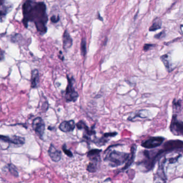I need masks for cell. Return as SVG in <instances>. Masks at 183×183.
<instances>
[{
    "label": "cell",
    "mask_w": 183,
    "mask_h": 183,
    "mask_svg": "<svg viewBox=\"0 0 183 183\" xmlns=\"http://www.w3.org/2000/svg\"><path fill=\"white\" fill-rule=\"evenodd\" d=\"M22 10V21L25 28H28V23L31 22L34 23L38 32L41 35L46 33L48 19L45 4L43 2L26 1L23 4Z\"/></svg>",
    "instance_id": "1"
},
{
    "label": "cell",
    "mask_w": 183,
    "mask_h": 183,
    "mask_svg": "<svg viewBox=\"0 0 183 183\" xmlns=\"http://www.w3.org/2000/svg\"><path fill=\"white\" fill-rule=\"evenodd\" d=\"M129 156V154L108 149L104 157V161L111 167H117L125 163H126Z\"/></svg>",
    "instance_id": "2"
},
{
    "label": "cell",
    "mask_w": 183,
    "mask_h": 183,
    "mask_svg": "<svg viewBox=\"0 0 183 183\" xmlns=\"http://www.w3.org/2000/svg\"><path fill=\"white\" fill-rule=\"evenodd\" d=\"M67 79L68 83L64 95L65 98L67 102H75L78 98V94L74 87V80L73 78H69L68 76H67Z\"/></svg>",
    "instance_id": "3"
},
{
    "label": "cell",
    "mask_w": 183,
    "mask_h": 183,
    "mask_svg": "<svg viewBox=\"0 0 183 183\" xmlns=\"http://www.w3.org/2000/svg\"><path fill=\"white\" fill-rule=\"evenodd\" d=\"M167 159L165 155L159 160L158 169L156 175V179L157 183H165L167 181V177L164 171V165Z\"/></svg>",
    "instance_id": "4"
},
{
    "label": "cell",
    "mask_w": 183,
    "mask_h": 183,
    "mask_svg": "<svg viewBox=\"0 0 183 183\" xmlns=\"http://www.w3.org/2000/svg\"><path fill=\"white\" fill-rule=\"evenodd\" d=\"M170 129L172 133L175 135H182L183 134V121L177 118L176 115L173 116Z\"/></svg>",
    "instance_id": "5"
},
{
    "label": "cell",
    "mask_w": 183,
    "mask_h": 183,
    "mask_svg": "<svg viewBox=\"0 0 183 183\" xmlns=\"http://www.w3.org/2000/svg\"><path fill=\"white\" fill-rule=\"evenodd\" d=\"M164 138L161 137L149 138L142 142L141 146L146 148H154L161 146L164 141Z\"/></svg>",
    "instance_id": "6"
},
{
    "label": "cell",
    "mask_w": 183,
    "mask_h": 183,
    "mask_svg": "<svg viewBox=\"0 0 183 183\" xmlns=\"http://www.w3.org/2000/svg\"><path fill=\"white\" fill-rule=\"evenodd\" d=\"M13 5L8 0H0V22L5 21L7 14L12 9Z\"/></svg>",
    "instance_id": "7"
},
{
    "label": "cell",
    "mask_w": 183,
    "mask_h": 183,
    "mask_svg": "<svg viewBox=\"0 0 183 183\" xmlns=\"http://www.w3.org/2000/svg\"><path fill=\"white\" fill-rule=\"evenodd\" d=\"M32 128L39 137L42 139L45 128V125L43 119L41 117L36 118L32 123Z\"/></svg>",
    "instance_id": "8"
},
{
    "label": "cell",
    "mask_w": 183,
    "mask_h": 183,
    "mask_svg": "<svg viewBox=\"0 0 183 183\" xmlns=\"http://www.w3.org/2000/svg\"><path fill=\"white\" fill-rule=\"evenodd\" d=\"M0 141L15 145H23L25 143L24 138L16 135H14L10 138L8 136L0 135Z\"/></svg>",
    "instance_id": "9"
},
{
    "label": "cell",
    "mask_w": 183,
    "mask_h": 183,
    "mask_svg": "<svg viewBox=\"0 0 183 183\" xmlns=\"http://www.w3.org/2000/svg\"><path fill=\"white\" fill-rule=\"evenodd\" d=\"M48 154L51 159L54 162H57L61 160V152L56 148L53 145H50L48 149Z\"/></svg>",
    "instance_id": "10"
},
{
    "label": "cell",
    "mask_w": 183,
    "mask_h": 183,
    "mask_svg": "<svg viewBox=\"0 0 183 183\" xmlns=\"http://www.w3.org/2000/svg\"><path fill=\"white\" fill-rule=\"evenodd\" d=\"M76 124L73 120L68 121H64L60 124L59 126L60 130L64 132H68L74 130L75 128Z\"/></svg>",
    "instance_id": "11"
},
{
    "label": "cell",
    "mask_w": 183,
    "mask_h": 183,
    "mask_svg": "<svg viewBox=\"0 0 183 183\" xmlns=\"http://www.w3.org/2000/svg\"><path fill=\"white\" fill-rule=\"evenodd\" d=\"M101 151H102L100 149H94L88 153L87 156L89 158L91 162L95 163L98 165L100 161V153Z\"/></svg>",
    "instance_id": "12"
},
{
    "label": "cell",
    "mask_w": 183,
    "mask_h": 183,
    "mask_svg": "<svg viewBox=\"0 0 183 183\" xmlns=\"http://www.w3.org/2000/svg\"><path fill=\"white\" fill-rule=\"evenodd\" d=\"M73 45V40L69 34L68 31L66 30L63 35V48L64 50L68 49Z\"/></svg>",
    "instance_id": "13"
},
{
    "label": "cell",
    "mask_w": 183,
    "mask_h": 183,
    "mask_svg": "<svg viewBox=\"0 0 183 183\" xmlns=\"http://www.w3.org/2000/svg\"><path fill=\"white\" fill-rule=\"evenodd\" d=\"M39 83V71L37 69H34L32 71L31 79V87L32 88H36L38 86Z\"/></svg>",
    "instance_id": "14"
},
{
    "label": "cell",
    "mask_w": 183,
    "mask_h": 183,
    "mask_svg": "<svg viewBox=\"0 0 183 183\" xmlns=\"http://www.w3.org/2000/svg\"><path fill=\"white\" fill-rule=\"evenodd\" d=\"M136 150V146H135V145H133L132 147H131L130 153L129 154V158H128L127 161H126V164L125 165L123 170H125L127 169L133 163L134 161V159H135Z\"/></svg>",
    "instance_id": "15"
},
{
    "label": "cell",
    "mask_w": 183,
    "mask_h": 183,
    "mask_svg": "<svg viewBox=\"0 0 183 183\" xmlns=\"http://www.w3.org/2000/svg\"><path fill=\"white\" fill-rule=\"evenodd\" d=\"M160 58L161 60L162 61L163 64L164 65L166 69H167L169 72L171 71L172 70V65L171 58L167 54H165V55L161 56Z\"/></svg>",
    "instance_id": "16"
},
{
    "label": "cell",
    "mask_w": 183,
    "mask_h": 183,
    "mask_svg": "<svg viewBox=\"0 0 183 183\" xmlns=\"http://www.w3.org/2000/svg\"><path fill=\"white\" fill-rule=\"evenodd\" d=\"M149 115V111L147 110H140L139 111L136 112L135 115L133 116L129 117L128 120L129 121H133V119H135L137 117L139 118H145L148 117Z\"/></svg>",
    "instance_id": "17"
},
{
    "label": "cell",
    "mask_w": 183,
    "mask_h": 183,
    "mask_svg": "<svg viewBox=\"0 0 183 183\" xmlns=\"http://www.w3.org/2000/svg\"><path fill=\"white\" fill-rule=\"evenodd\" d=\"M161 27H162V22L158 19H156V20L154 21L153 24L149 28V31H155L156 30L161 28Z\"/></svg>",
    "instance_id": "18"
},
{
    "label": "cell",
    "mask_w": 183,
    "mask_h": 183,
    "mask_svg": "<svg viewBox=\"0 0 183 183\" xmlns=\"http://www.w3.org/2000/svg\"><path fill=\"white\" fill-rule=\"evenodd\" d=\"M173 108L175 111L179 112L181 108V100H178L177 101L176 100H174L173 101Z\"/></svg>",
    "instance_id": "19"
},
{
    "label": "cell",
    "mask_w": 183,
    "mask_h": 183,
    "mask_svg": "<svg viewBox=\"0 0 183 183\" xmlns=\"http://www.w3.org/2000/svg\"><path fill=\"white\" fill-rule=\"evenodd\" d=\"M87 44H86V40L85 38H83L81 41V54L83 56H85L87 53Z\"/></svg>",
    "instance_id": "20"
},
{
    "label": "cell",
    "mask_w": 183,
    "mask_h": 183,
    "mask_svg": "<svg viewBox=\"0 0 183 183\" xmlns=\"http://www.w3.org/2000/svg\"><path fill=\"white\" fill-rule=\"evenodd\" d=\"M9 169L10 173L14 176V177H17L19 176V172L16 167L12 164H10L9 165Z\"/></svg>",
    "instance_id": "21"
},
{
    "label": "cell",
    "mask_w": 183,
    "mask_h": 183,
    "mask_svg": "<svg viewBox=\"0 0 183 183\" xmlns=\"http://www.w3.org/2000/svg\"><path fill=\"white\" fill-rule=\"evenodd\" d=\"M62 149H63V151H64V153L66 154L69 157H72L73 156V154H72L71 151H69L68 149L67 148L66 145H64L62 146Z\"/></svg>",
    "instance_id": "22"
},
{
    "label": "cell",
    "mask_w": 183,
    "mask_h": 183,
    "mask_svg": "<svg viewBox=\"0 0 183 183\" xmlns=\"http://www.w3.org/2000/svg\"><path fill=\"white\" fill-rule=\"evenodd\" d=\"M165 35V33L164 31H162V32L159 33L158 34H157L155 35V38L156 39H163Z\"/></svg>",
    "instance_id": "23"
},
{
    "label": "cell",
    "mask_w": 183,
    "mask_h": 183,
    "mask_svg": "<svg viewBox=\"0 0 183 183\" xmlns=\"http://www.w3.org/2000/svg\"><path fill=\"white\" fill-rule=\"evenodd\" d=\"M155 46L153 44H145L143 46V51L145 52L149 51V49H150V48L153 47L154 46Z\"/></svg>",
    "instance_id": "24"
},
{
    "label": "cell",
    "mask_w": 183,
    "mask_h": 183,
    "mask_svg": "<svg viewBox=\"0 0 183 183\" xmlns=\"http://www.w3.org/2000/svg\"><path fill=\"white\" fill-rule=\"evenodd\" d=\"M60 20V18L59 16H53L51 17L50 18V21L53 23H57Z\"/></svg>",
    "instance_id": "25"
},
{
    "label": "cell",
    "mask_w": 183,
    "mask_h": 183,
    "mask_svg": "<svg viewBox=\"0 0 183 183\" xmlns=\"http://www.w3.org/2000/svg\"><path fill=\"white\" fill-rule=\"evenodd\" d=\"M4 58V53L0 48V60H2Z\"/></svg>",
    "instance_id": "26"
},
{
    "label": "cell",
    "mask_w": 183,
    "mask_h": 183,
    "mask_svg": "<svg viewBox=\"0 0 183 183\" xmlns=\"http://www.w3.org/2000/svg\"><path fill=\"white\" fill-rule=\"evenodd\" d=\"M98 18L99 19V20H100V21H103V18H102V17H101V16H100V14H99V13H98Z\"/></svg>",
    "instance_id": "27"
},
{
    "label": "cell",
    "mask_w": 183,
    "mask_h": 183,
    "mask_svg": "<svg viewBox=\"0 0 183 183\" xmlns=\"http://www.w3.org/2000/svg\"><path fill=\"white\" fill-rule=\"evenodd\" d=\"M26 1H34V0H26Z\"/></svg>",
    "instance_id": "28"
}]
</instances>
